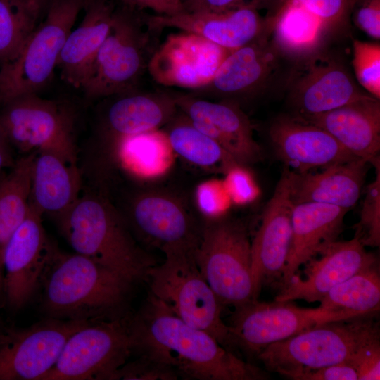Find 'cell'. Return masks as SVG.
Instances as JSON below:
<instances>
[{
    "mask_svg": "<svg viewBox=\"0 0 380 380\" xmlns=\"http://www.w3.org/2000/svg\"><path fill=\"white\" fill-rule=\"evenodd\" d=\"M355 0H278L299 5L316 18L325 31L340 27L346 22Z\"/></svg>",
    "mask_w": 380,
    "mask_h": 380,
    "instance_id": "obj_37",
    "label": "cell"
},
{
    "mask_svg": "<svg viewBox=\"0 0 380 380\" xmlns=\"http://www.w3.org/2000/svg\"><path fill=\"white\" fill-rule=\"evenodd\" d=\"M132 350L163 364L185 379H266L260 368L245 362L212 335L176 316L152 296L129 319Z\"/></svg>",
    "mask_w": 380,
    "mask_h": 380,
    "instance_id": "obj_1",
    "label": "cell"
},
{
    "mask_svg": "<svg viewBox=\"0 0 380 380\" xmlns=\"http://www.w3.org/2000/svg\"><path fill=\"white\" fill-rule=\"evenodd\" d=\"M91 322L46 317L0 331V380H42L68 338Z\"/></svg>",
    "mask_w": 380,
    "mask_h": 380,
    "instance_id": "obj_13",
    "label": "cell"
},
{
    "mask_svg": "<svg viewBox=\"0 0 380 380\" xmlns=\"http://www.w3.org/2000/svg\"><path fill=\"white\" fill-rule=\"evenodd\" d=\"M286 80V100L295 117L328 112L367 95L345 65L317 50L298 58Z\"/></svg>",
    "mask_w": 380,
    "mask_h": 380,
    "instance_id": "obj_11",
    "label": "cell"
},
{
    "mask_svg": "<svg viewBox=\"0 0 380 380\" xmlns=\"http://www.w3.org/2000/svg\"><path fill=\"white\" fill-rule=\"evenodd\" d=\"M268 134L277 157L296 172L357 158L322 128L293 115L277 117L270 125Z\"/></svg>",
    "mask_w": 380,
    "mask_h": 380,
    "instance_id": "obj_21",
    "label": "cell"
},
{
    "mask_svg": "<svg viewBox=\"0 0 380 380\" xmlns=\"http://www.w3.org/2000/svg\"><path fill=\"white\" fill-rule=\"evenodd\" d=\"M294 380H358V376L353 367L345 360L302 373Z\"/></svg>",
    "mask_w": 380,
    "mask_h": 380,
    "instance_id": "obj_44",
    "label": "cell"
},
{
    "mask_svg": "<svg viewBox=\"0 0 380 380\" xmlns=\"http://www.w3.org/2000/svg\"><path fill=\"white\" fill-rule=\"evenodd\" d=\"M352 65L358 83L380 99V44L354 39Z\"/></svg>",
    "mask_w": 380,
    "mask_h": 380,
    "instance_id": "obj_36",
    "label": "cell"
},
{
    "mask_svg": "<svg viewBox=\"0 0 380 380\" xmlns=\"http://www.w3.org/2000/svg\"><path fill=\"white\" fill-rule=\"evenodd\" d=\"M127 5L148 8L156 15H173L185 11L183 0H120Z\"/></svg>",
    "mask_w": 380,
    "mask_h": 380,
    "instance_id": "obj_45",
    "label": "cell"
},
{
    "mask_svg": "<svg viewBox=\"0 0 380 380\" xmlns=\"http://www.w3.org/2000/svg\"><path fill=\"white\" fill-rule=\"evenodd\" d=\"M357 315L349 312L307 308L291 301L271 303L252 300L239 307L232 317L231 333L236 346L257 355L267 346L289 338L324 322Z\"/></svg>",
    "mask_w": 380,
    "mask_h": 380,
    "instance_id": "obj_12",
    "label": "cell"
},
{
    "mask_svg": "<svg viewBox=\"0 0 380 380\" xmlns=\"http://www.w3.org/2000/svg\"><path fill=\"white\" fill-rule=\"evenodd\" d=\"M115 146L118 160L137 176L153 178L172 165L173 151L164 131L156 129L121 139Z\"/></svg>",
    "mask_w": 380,
    "mask_h": 380,
    "instance_id": "obj_32",
    "label": "cell"
},
{
    "mask_svg": "<svg viewBox=\"0 0 380 380\" xmlns=\"http://www.w3.org/2000/svg\"><path fill=\"white\" fill-rule=\"evenodd\" d=\"M3 302V277L0 274V309Z\"/></svg>",
    "mask_w": 380,
    "mask_h": 380,
    "instance_id": "obj_48",
    "label": "cell"
},
{
    "mask_svg": "<svg viewBox=\"0 0 380 380\" xmlns=\"http://www.w3.org/2000/svg\"><path fill=\"white\" fill-rule=\"evenodd\" d=\"M0 131L22 153L49 152L77 165L74 115L66 104L30 94L1 106Z\"/></svg>",
    "mask_w": 380,
    "mask_h": 380,
    "instance_id": "obj_8",
    "label": "cell"
},
{
    "mask_svg": "<svg viewBox=\"0 0 380 380\" xmlns=\"http://www.w3.org/2000/svg\"><path fill=\"white\" fill-rule=\"evenodd\" d=\"M164 131L174 153L196 166L224 174L237 164L213 139L195 127L188 118L176 116Z\"/></svg>",
    "mask_w": 380,
    "mask_h": 380,
    "instance_id": "obj_31",
    "label": "cell"
},
{
    "mask_svg": "<svg viewBox=\"0 0 380 380\" xmlns=\"http://www.w3.org/2000/svg\"><path fill=\"white\" fill-rule=\"evenodd\" d=\"M347 361L355 369L358 380H379L380 379L379 340L362 346Z\"/></svg>",
    "mask_w": 380,
    "mask_h": 380,
    "instance_id": "obj_41",
    "label": "cell"
},
{
    "mask_svg": "<svg viewBox=\"0 0 380 380\" xmlns=\"http://www.w3.org/2000/svg\"><path fill=\"white\" fill-rule=\"evenodd\" d=\"M173 96L178 110L195 127L217 141L237 164L247 167L262 159L253 126L234 101H211L191 94Z\"/></svg>",
    "mask_w": 380,
    "mask_h": 380,
    "instance_id": "obj_18",
    "label": "cell"
},
{
    "mask_svg": "<svg viewBox=\"0 0 380 380\" xmlns=\"http://www.w3.org/2000/svg\"><path fill=\"white\" fill-rule=\"evenodd\" d=\"M134 284L77 253L56 251L42 281L46 317L98 322L125 317Z\"/></svg>",
    "mask_w": 380,
    "mask_h": 380,
    "instance_id": "obj_2",
    "label": "cell"
},
{
    "mask_svg": "<svg viewBox=\"0 0 380 380\" xmlns=\"http://www.w3.org/2000/svg\"><path fill=\"white\" fill-rule=\"evenodd\" d=\"M103 118L104 133L114 144L122 138L158 129L177 114L173 95L139 92L115 95Z\"/></svg>",
    "mask_w": 380,
    "mask_h": 380,
    "instance_id": "obj_26",
    "label": "cell"
},
{
    "mask_svg": "<svg viewBox=\"0 0 380 380\" xmlns=\"http://www.w3.org/2000/svg\"><path fill=\"white\" fill-rule=\"evenodd\" d=\"M194 255L223 307L235 308L257 299L252 277L251 241L240 220L225 215L205 218Z\"/></svg>",
    "mask_w": 380,
    "mask_h": 380,
    "instance_id": "obj_6",
    "label": "cell"
},
{
    "mask_svg": "<svg viewBox=\"0 0 380 380\" xmlns=\"http://www.w3.org/2000/svg\"><path fill=\"white\" fill-rule=\"evenodd\" d=\"M132 351L127 316L91 322L68 338L42 380L116 379Z\"/></svg>",
    "mask_w": 380,
    "mask_h": 380,
    "instance_id": "obj_9",
    "label": "cell"
},
{
    "mask_svg": "<svg viewBox=\"0 0 380 380\" xmlns=\"http://www.w3.org/2000/svg\"><path fill=\"white\" fill-rule=\"evenodd\" d=\"M85 0H56L18 54L0 66V106L20 96L37 94L57 67L67 37Z\"/></svg>",
    "mask_w": 380,
    "mask_h": 380,
    "instance_id": "obj_7",
    "label": "cell"
},
{
    "mask_svg": "<svg viewBox=\"0 0 380 380\" xmlns=\"http://www.w3.org/2000/svg\"><path fill=\"white\" fill-rule=\"evenodd\" d=\"M188 1H189V0H183L184 5V3L187 2Z\"/></svg>",
    "mask_w": 380,
    "mask_h": 380,
    "instance_id": "obj_49",
    "label": "cell"
},
{
    "mask_svg": "<svg viewBox=\"0 0 380 380\" xmlns=\"http://www.w3.org/2000/svg\"><path fill=\"white\" fill-rule=\"evenodd\" d=\"M35 6L41 13L44 10H47L49 6L56 0H32Z\"/></svg>",
    "mask_w": 380,
    "mask_h": 380,
    "instance_id": "obj_47",
    "label": "cell"
},
{
    "mask_svg": "<svg viewBox=\"0 0 380 380\" xmlns=\"http://www.w3.org/2000/svg\"><path fill=\"white\" fill-rule=\"evenodd\" d=\"M195 248H167L160 265L149 271L151 296L187 324L205 331L231 350L236 346L230 328L222 319V305L202 275Z\"/></svg>",
    "mask_w": 380,
    "mask_h": 380,
    "instance_id": "obj_5",
    "label": "cell"
},
{
    "mask_svg": "<svg viewBox=\"0 0 380 380\" xmlns=\"http://www.w3.org/2000/svg\"><path fill=\"white\" fill-rule=\"evenodd\" d=\"M292 170L284 167L251 241L252 277L258 298L262 285L281 281L292 236Z\"/></svg>",
    "mask_w": 380,
    "mask_h": 380,
    "instance_id": "obj_16",
    "label": "cell"
},
{
    "mask_svg": "<svg viewBox=\"0 0 380 380\" xmlns=\"http://www.w3.org/2000/svg\"><path fill=\"white\" fill-rule=\"evenodd\" d=\"M196 205L205 218L224 215L231 200L223 181L210 179L198 184L196 189Z\"/></svg>",
    "mask_w": 380,
    "mask_h": 380,
    "instance_id": "obj_38",
    "label": "cell"
},
{
    "mask_svg": "<svg viewBox=\"0 0 380 380\" xmlns=\"http://www.w3.org/2000/svg\"><path fill=\"white\" fill-rule=\"evenodd\" d=\"M177 373L167 366L144 356L125 363L119 369L116 379L176 380Z\"/></svg>",
    "mask_w": 380,
    "mask_h": 380,
    "instance_id": "obj_39",
    "label": "cell"
},
{
    "mask_svg": "<svg viewBox=\"0 0 380 380\" xmlns=\"http://www.w3.org/2000/svg\"><path fill=\"white\" fill-rule=\"evenodd\" d=\"M305 265L303 279L294 276L282 287L275 301L303 300L319 302L335 286L355 273L378 263L375 255L366 251L353 236L348 241H336Z\"/></svg>",
    "mask_w": 380,
    "mask_h": 380,
    "instance_id": "obj_20",
    "label": "cell"
},
{
    "mask_svg": "<svg viewBox=\"0 0 380 380\" xmlns=\"http://www.w3.org/2000/svg\"><path fill=\"white\" fill-rule=\"evenodd\" d=\"M56 219L75 253L134 284L147 281L156 262L136 240L127 220L105 197L94 194L80 196Z\"/></svg>",
    "mask_w": 380,
    "mask_h": 380,
    "instance_id": "obj_3",
    "label": "cell"
},
{
    "mask_svg": "<svg viewBox=\"0 0 380 380\" xmlns=\"http://www.w3.org/2000/svg\"><path fill=\"white\" fill-rule=\"evenodd\" d=\"M376 313L319 324L267 346L257 356L268 370L291 379L341 362L362 346L380 339Z\"/></svg>",
    "mask_w": 380,
    "mask_h": 380,
    "instance_id": "obj_4",
    "label": "cell"
},
{
    "mask_svg": "<svg viewBox=\"0 0 380 380\" xmlns=\"http://www.w3.org/2000/svg\"><path fill=\"white\" fill-rule=\"evenodd\" d=\"M355 25L370 37L380 39V0H355Z\"/></svg>",
    "mask_w": 380,
    "mask_h": 380,
    "instance_id": "obj_42",
    "label": "cell"
},
{
    "mask_svg": "<svg viewBox=\"0 0 380 380\" xmlns=\"http://www.w3.org/2000/svg\"><path fill=\"white\" fill-rule=\"evenodd\" d=\"M39 14L32 0H0V66L18 54Z\"/></svg>",
    "mask_w": 380,
    "mask_h": 380,
    "instance_id": "obj_34",
    "label": "cell"
},
{
    "mask_svg": "<svg viewBox=\"0 0 380 380\" xmlns=\"http://www.w3.org/2000/svg\"><path fill=\"white\" fill-rule=\"evenodd\" d=\"M299 119L322 128L357 158L370 163L379 156L380 101L371 95L328 112Z\"/></svg>",
    "mask_w": 380,
    "mask_h": 380,
    "instance_id": "obj_24",
    "label": "cell"
},
{
    "mask_svg": "<svg viewBox=\"0 0 380 380\" xmlns=\"http://www.w3.org/2000/svg\"><path fill=\"white\" fill-rule=\"evenodd\" d=\"M272 38L282 53L297 58L317 50L327 32L320 21L298 4L279 2L273 13Z\"/></svg>",
    "mask_w": 380,
    "mask_h": 380,
    "instance_id": "obj_30",
    "label": "cell"
},
{
    "mask_svg": "<svg viewBox=\"0 0 380 380\" xmlns=\"http://www.w3.org/2000/svg\"><path fill=\"white\" fill-rule=\"evenodd\" d=\"M369 162L356 158L312 173L292 171L291 196L293 204L314 202L350 210L362 190Z\"/></svg>",
    "mask_w": 380,
    "mask_h": 380,
    "instance_id": "obj_25",
    "label": "cell"
},
{
    "mask_svg": "<svg viewBox=\"0 0 380 380\" xmlns=\"http://www.w3.org/2000/svg\"><path fill=\"white\" fill-rule=\"evenodd\" d=\"M246 167L236 165L225 173L224 186L231 202L236 204L252 202L258 195L256 184Z\"/></svg>",
    "mask_w": 380,
    "mask_h": 380,
    "instance_id": "obj_40",
    "label": "cell"
},
{
    "mask_svg": "<svg viewBox=\"0 0 380 380\" xmlns=\"http://www.w3.org/2000/svg\"><path fill=\"white\" fill-rule=\"evenodd\" d=\"M81 184L77 165L51 153H36L31 174L30 205L42 215L58 218L79 198Z\"/></svg>",
    "mask_w": 380,
    "mask_h": 380,
    "instance_id": "obj_28",
    "label": "cell"
},
{
    "mask_svg": "<svg viewBox=\"0 0 380 380\" xmlns=\"http://www.w3.org/2000/svg\"><path fill=\"white\" fill-rule=\"evenodd\" d=\"M278 0H189L184 3L185 11H224L239 7L251 6L260 9Z\"/></svg>",
    "mask_w": 380,
    "mask_h": 380,
    "instance_id": "obj_43",
    "label": "cell"
},
{
    "mask_svg": "<svg viewBox=\"0 0 380 380\" xmlns=\"http://www.w3.org/2000/svg\"><path fill=\"white\" fill-rule=\"evenodd\" d=\"M319 308L365 315L380 306L379 263L364 269L333 287L319 301Z\"/></svg>",
    "mask_w": 380,
    "mask_h": 380,
    "instance_id": "obj_33",
    "label": "cell"
},
{
    "mask_svg": "<svg viewBox=\"0 0 380 380\" xmlns=\"http://www.w3.org/2000/svg\"><path fill=\"white\" fill-rule=\"evenodd\" d=\"M13 148L0 131V177L6 169H10L15 163Z\"/></svg>",
    "mask_w": 380,
    "mask_h": 380,
    "instance_id": "obj_46",
    "label": "cell"
},
{
    "mask_svg": "<svg viewBox=\"0 0 380 380\" xmlns=\"http://www.w3.org/2000/svg\"><path fill=\"white\" fill-rule=\"evenodd\" d=\"M84 8L83 19L67 37L57 63L62 79L75 88H82L114 13L104 0L85 1Z\"/></svg>",
    "mask_w": 380,
    "mask_h": 380,
    "instance_id": "obj_27",
    "label": "cell"
},
{
    "mask_svg": "<svg viewBox=\"0 0 380 380\" xmlns=\"http://www.w3.org/2000/svg\"><path fill=\"white\" fill-rule=\"evenodd\" d=\"M42 217L30 203L27 217L3 252V300L12 311L23 308L40 289L58 248L49 239Z\"/></svg>",
    "mask_w": 380,
    "mask_h": 380,
    "instance_id": "obj_14",
    "label": "cell"
},
{
    "mask_svg": "<svg viewBox=\"0 0 380 380\" xmlns=\"http://www.w3.org/2000/svg\"><path fill=\"white\" fill-rule=\"evenodd\" d=\"M127 223L147 243L161 251L195 248L202 228V223H198L180 198L155 191L143 192L134 198Z\"/></svg>",
    "mask_w": 380,
    "mask_h": 380,
    "instance_id": "obj_19",
    "label": "cell"
},
{
    "mask_svg": "<svg viewBox=\"0 0 380 380\" xmlns=\"http://www.w3.org/2000/svg\"><path fill=\"white\" fill-rule=\"evenodd\" d=\"M281 53L272 34L258 38L232 51L211 82L197 91L226 99L256 93L270 80Z\"/></svg>",
    "mask_w": 380,
    "mask_h": 380,
    "instance_id": "obj_22",
    "label": "cell"
},
{
    "mask_svg": "<svg viewBox=\"0 0 380 380\" xmlns=\"http://www.w3.org/2000/svg\"><path fill=\"white\" fill-rule=\"evenodd\" d=\"M375 170L374 179L367 186L360 213L354 225V236L364 246H380V158L370 162Z\"/></svg>",
    "mask_w": 380,
    "mask_h": 380,
    "instance_id": "obj_35",
    "label": "cell"
},
{
    "mask_svg": "<svg viewBox=\"0 0 380 380\" xmlns=\"http://www.w3.org/2000/svg\"><path fill=\"white\" fill-rule=\"evenodd\" d=\"M231 51L182 31L166 37L151 55L147 69L160 85L198 90L211 82Z\"/></svg>",
    "mask_w": 380,
    "mask_h": 380,
    "instance_id": "obj_15",
    "label": "cell"
},
{
    "mask_svg": "<svg viewBox=\"0 0 380 380\" xmlns=\"http://www.w3.org/2000/svg\"><path fill=\"white\" fill-rule=\"evenodd\" d=\"M348 211L320 203L293 204L291 241L281 281L283 286L290 283L301 265L337 241Z\"/></svg>",
    "mask_w": 380,
    "mask_h": 380,
    "instance_id": "obj_23",
    "label": "cell"
},
{
    "mask_svg": "<svg viewBox=\"0 0 380 380\" xmlns=\"http://www.w3.org/2000/svg\"><path fill=\"white\" fill-rule=\"evenodd\" d=\"M150 31L175 28L199 35L230 51L258 38L271 35L272 17H262L258 9L243 6L224 11H184L173 15H152L144 18Z\"/></svg>",
    "mask_w": 380,
    "mask_h": 380,
    "instance_id": "obj_17",
    "label": "cell"
},
{
    "mask_svg": "<svg viewBox=\"0 0 380 380\" xmlns=\"http://www.w3.org/2000/svg\"><path fill=\"white\" fill-rule=\"evenodd\" d=\"M35 154L23 155L15 160L8 173L0 177V274L2 277L4 248L30 210L31 174Z\"/></svg>",
    "mask_w": 380,
    "mask_h": 380,
    "instance_id": "obj_29",
    "label": "cell"
},
{
    "mask_svg": "<svg viewBox=\"0 0 380 380\" xmlns=\"http://www.w3.org/2000/svg\"><path fill=\"white\" fill-rule=\"evenodd\" d=\"M149 36L131 12H114L110 30L82 87L89 98L134 90L148 61Z\"/></svg>",
    "mask_w": 380,
    "mask_h": 380,
    "instance_id": "obj_10",
    "label": "cell"
}]
</instances>
